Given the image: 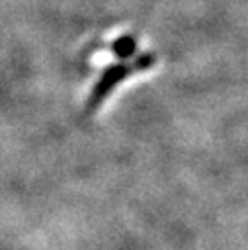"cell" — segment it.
<instances>
[{"label": "cell", "instance_id": "cell-3", "mask_svg": "<svg viewBox=\"0 0 248 250\" xmlns=\"http://www.w3.org/2000/svg\"><path fill=\"white\" fill-rule=\"evenodd\" d=\"M152 64H154V55L145 53V55H139V57L133 61L131 68H133V70H145V68H148V66H152Z\"/></svg>", "mask_w": 248, "mask_h": 250}, {"label": "cell", "instance_id": "cell-2", "mask_svg": "<svg viewBox=\"0 0 248 250\" xmlns=\"http://www.w3.org/2000/svg\"><path fill=\"white\" fill-rule=\"evenodd\" d=\"M111 51H113V55L117 57V59H131L133 55H135V51H137V41H135V37L133 35H121V37H117L115 41H113V45H111Z\"/></svg>", "mask_w": 248, "mask_h": 250}, {"label": "cell", "instance_id": "cell-1", "mask_svg": "<svg viewBox=\"0 0 248 250\" xmlns=\"http://www.w3.org/2000/svg\"><path fill=\"white\" fill-rule=\"evenodd\" d=\"M131 70H133V68H131L129 62H115V64L107 66V68L102 72V76L98 78V82L94 84L92 92H90V98H88V102H86V111L92 113V111L109 96V92H111L121 80H125V78L129 76Z\"/></svg>", "mask_w": 248, "mask_h": 250}]
</instances>
